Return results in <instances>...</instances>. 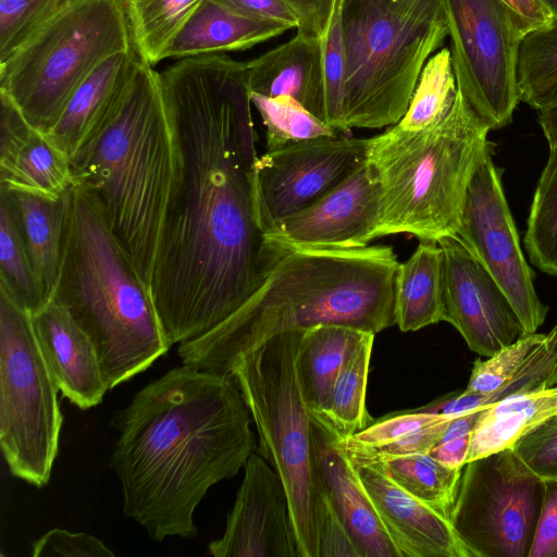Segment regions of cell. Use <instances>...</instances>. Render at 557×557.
Returning <instances> with one entry per match:
<instances>
[{"instance_id":"6da1fadb","label":"cell","mask_w":557,"mask_h":557,"mask_svg":"<svg viewBox=\"0 0 557 557\" xmlns=\"http://www.w3.org/2000/svg\"><path fill=\"white\" fill-rule=\"evenodd\" d=\"M159 81L175 156L150 293L172 346L208 333L255 293L265 238L246 62L224 53L183 58Z\"/></svg>"},{"instance_id":"7a4b0ae2","label":"cell","mask_w":557,"mask_h":557,"mask_svg":"<svg viewBox=\"0 0 557 557\" xmlns=\"http://www.w3.org/2000/svg\"><path fill=\"white\" fill-rule=\"evenodd\" d=\"M250 422L230 374L183 364L146 385L113 417L124 513L153 541L194 539L196 507L255 450Z\"/></svg>"},{"instance_id":"3957f363","label":"cell","mask_w":557,"mask_h":557,"mask_svg":"<svg viewBox=\"0 0 557 557\" xmlns=\"http://www.w3.org/2000/svg\"><path fill=\"white\" fill-rule=\"evenodd\" d=\"M265 268L255 293L208 333L178 345L183 364L228 374L268 338L317 325L379 333L395 325L399 265L391 246L295 249L265 238Z\"/></svg>"},{"instance_id":"277c9868","label":"cell","mask_w":557,"mask_h":557,"mask_svg":"<svg viewBox=\"0 0 557 557\" xmlns=\"http://www.w3.org/2000/svg\"><path fill=\"white\" fill-rule=\"evenodd\" d=\"M51 299L92 342L109 389L145 371L171 348L150 289L97 197L76 181L64 194L62 255Z\"/></svg>"},{"instance_id":"5b68a950","label":"cell","mask_w":557,"mask_h":557,"mask_svg":"<svg viewBox=\"0 0 557 557\" xmlns=\"http://www.w3.org/2000/svg\"><path fill=\"white\" fill-rule=\"evenodd\" d=\"M174 156L159 72L140 58L117 104L70 159L149 289Z\"/></svg>"},{"instance_id":"8992f818","label":"cell","mask_w":557,"mask_h":557,"mask_svg":"<svg viewBox=\"0 0 557 557\" xmlns=\"http://www.w3.org/2000/svg\"><path fill=\"white\" fill-rule=\"evenodd\" d=\"M490 131L457 89L449 112L435 126L407 131L395 124L369 138L367 164L380 187L375 238L409 234L438 242L456 236Z\"/></svg>"},{"instance_id":"52a82bcc","label":"cell","mask_w":557,"mask_h":557,"mask_svg":"<svg viewBox=\"0 0 557 557\" xmlns=\"http://www.w3.org/2000/svg\"><path fill=\"white\" fill-rule=\"evenodd\" d=\"M301 331L276 334L230 368L258 431V453L286 490L299 557H318L319 513L325 487L315 424L301 398L295 358Z\"/></svg>"},{"instance_id":"ba28073f","label":"cell","mask_w":557,"mask_h":557,"mask_svg":"<svg viewBox=\"0 0 557 557\" xmlns=\"http://www.w3.org/2000/svg\"><path fill=\"white\" fill-rule=\"evenodd\" d=\"M342 27L347 129L397 124L426 61L448 36L441 2L403 11L380 0H345Z\"/></svg>"},{"instance_id":"9c48e42d","label":"cell","mask_w":557,"mask_h":557,"mask_svg":"<svg viewBox=\"0 0 557 557\" xmlns=\"http://www.w3.org/2000/svg\"><path fill=\"white\" fill-rule=\"evenodd\" d=\"M134 48L123 0H62L3 61L0 91L45 134L82 83Z\"/></svg>"},{"instance_id":"30bf717a","label":"cell","mask_w":557,"mask_h":557,"mask_svg":"<svg viewBox=\"0 0 557 557\" xmlns=\"http://www.w3.org/2000/svg\"><path fill=\"white\" fill-rule=\"evenodd\" d=\"M58 392L30 313L0 286V447L10 472L37 487L48 483L59 450Z\"/></svg>"},{"instance_id":"8fae6325","label":"cell","mask_w":557,"mask_h":557,"mask_svg":"<svg viewBox=\"0 0 557 557\" xmlns=\"http://www.w3.org/2000/svg\"><path fill=\"white\" fill-rule=\"evenodd\" d=\"M545 485L513 448L462 467L450 524L470 557H529Z\"/></svg>"},{"instance_id":"7c38bea8","label":"cell","mask_w":557,"mask_h":557,"mask_svg":"<svg viewBox=\"0 0 557 557\" xmlns=\"http://www.w3.org/2000/svg\"><path fill=\"white\" fill-rule=\"evenodd\" d=\"M457 89L490 129L512 121L520 101L519 49L527 34L503 0H440Z\"/></svg>"},{"instance_id":"4fadbf2b","label":"cell","mask_w":557,"mask_h":557,"mask_svg":"<svg viewBox=\"0 0 557 557\" xmlns=\"http://www.w3.org/2000/svg\"><path fill=\"white\" fill-rule=\"evenodd\" d=\"M488 144L468 185L456 237L493 276L515 311L523 334L535 333L548 307L534 287V272L520 245L502 176Z\"/></svg>"},{"instance_id":"5bb4252c","label":"cell","mask_w":557,"mask_h":557,"mask_svg":"<svg viewBox=\"0 0 557 557\" xmlns=\"http://www.w3.org/2000/svg\"><path fill=\"white\" fill-rule=\"evenodd\" d=\"M369 138L324 137L258 156L252 170L257 216L263 234L322 198L366 161Z\"/></svg>"},{"instance_id":"9a60e30c","label":"cell","mask_w":557,"mask_h":557,"mask_svg":"<svg viewBox=\"0 0 557 557\" xmlns=\"http://www.w3.org/2000/svg\"><path fill=\"white\" fill-rule=\"evenodd\" d=\"M437 243L443 252V321L483 357L513 343L522 327L493 276L456 236Z\"/></svg>"},{"instance_id":"2e32d148","label":"cell","mask_w":557,"mask_h":557,"mask_svg":"<svg viewBox=\"0 0 557 557\" xmlns=\"http://www.w3.org/2000/svg\"><path fill=\"white\" fill-rule=\"evenodd\" d=\"M380 187L367 161L311 206L281 220L264 238L295 249L362 248L375 238Z\"/></svg>"},{"instance_id":"e0dca14e","label":"cell","mask_w":557,"mask_h":557,"mask_svg":"<svg viewBox=\"0 0 557 557\" xmlns=\"http://www.w3.org/2000/svg\"><path fill=\"white\" fill-rule=\"evenodd\" d=\"M208 552L214 557H299L286 490L259 454L246 461L225 531Z\"/></svg>"},{"instance_id":"ac0fdd59","label":"cell","mask_w":557,"mask_h":557,"mask_svg":"<svg viewBox=\"0 0 557 557\" xmlns=\"http://www.w3.org/2000/svg\"><path fill=\"white\" fill-rule=\"evenodd\" d=\"M351 462L403 557H470L449 519L400 488L376 465Z\"/></svg>"},{"instance_id":"d6986e66","label":"cell","mask_w":557,"mask_h":557,"mask_svg":"<svg viewBox=\"0 0 557 557\" xmlns=\"http://www.w3.org/2000/svg\"><path fill=\"white\" fill-rule=\"evenodd\" d=\"M0 189L61 198L74 182L71 159L0 91Z\"/></svg>"},{"instance_id":"ffe728a7","label":"cell","mask_w":557,"mask_h":557,"mask_svg":"<svg viewBox=\"0 0 557 557\" xmlns=\"http://www.w3.org/2000/svg\"><path fill=\"white\" fill-rule=\"evenodd\" d=\"M30 318L39 349L62 395L83 410L99 405L109 387L88 335L53 299Z\"/></svg>"},{"instance_id":"44dd1931","label":"cell","mask_w":557,"mask_h":557,"mask_svg":"<svg viewBox=\"0 0 557 557\" xmlns=\"http://www.w3.org/2000/svg\"><path fill=\"white\" fill-rule=\"evenodd\" d=\"M315 448L325 491L361 557H403L386 531L355 465L334 437L317 424Z\"/></svg>"},{"instance_id":"7402d4cb","label":"cell","mask_w":557,"mask_h":557,"mask_svg":"<svg viewBox=\"0 0 557 557\" xmlns=\"http://www.w3.org/2000/svg\"><path fill=\"white\" fill-rule=\"evenodd\" d=\"M249 92L287 95L325 121L321 38L296 32L286 42L246 62Z\"/></svg>"},{"instance_id":"603a6c76","label":"cell","mask_w":557,"mask_h":557,"mask_svg":"<svg viewBox=\"0 0 557 557\" xmlns=\"http://www.w3.org/2000/svg\"><path fill=\"white\" fill-rule=\"evenodd\" d=\"M140 57L135 49L113 54L75 90L47 136L70 158L112 112Z\"/></svg>"},{"instance_id":"cb8c5ba5","label":"cell","mask_w":557,"mask_h":557,"mask_svg":"<svg viewBox=\"0 0 557 557\" xmlns=\"http://www.w3.org/2000/svg\"><path fill=\"white\" fill-rule=\"evenodd\" d=\"M289 29L287 24L243 14L218 0H202L165 59L246 50Z\"/></svg>"},{"instance_id":"d4e9b609","label":"cell","mask_w":557,"mask_h":557,"mask_svg":"<svg viewBox=\"0 0 557 557\" xmlns=\"http://www.w3.org/2000/svg\"><path fill=\"white\" fill-rule=\"evenodd\" d=\"M364 333L342 324H323L301 331L295 358L297 383L312 421L324 431L335 381Z\"/></svg>"},{"instance_id":"484cf974","label":"cell","mask_w":557,"mask_h":557,"mask_svg":"<svg viewBox=\"0 0 557 557\" xmlns=\"http://www.w3.org/2000/svg\"><path fill=\"white\" fill-rule=\"evenodd\" d=\"M557 414V385L516 394L484 407L475 421L467 462L513 446Z\"/></svg>"},{"instance_id":"4316f807","label":"cell","mask_w":557,"mask_h":557,"mask_svg":"<svg viewBox=\"0 0 557 557\" xmlns=\"http://www.w3.org/2000/svg\"><path fill=\"white\" fill-rule=\"evenodd\" d=\"M394 312L403 332L443 321V252L437 242L420 240L414 252L399 263Z\"/></svg>"},{"instance_id":"83f0119b","label":"cell","mask_w":557,"mask_h":557,"mask_svg":"<svg viewBox=\"0 0 557 557\" xmlns=\"http://www.w3.org/2000/svg\"><path fill=\"white\" fill-rule=\"evenodd\" d=\"M8 193L14 203L32 265L50 301L61 263L64 195L54 199L27 193Z\"/></svg>"},{"instance_id":"f1b7e54d","label":"cell","mask_w":557,"mask_h":557,"mask_svg":"<svg viewBox=\"0 0 557 557\" xmlns=\"http://www.w3.org/2000/svg\"><path fill=\"white\" fill-rule=\"evenodd\" d=\"M348 457L376 465L400 488L449 519L462 468L447 467L429 453Z\"/></svg>"},{"instance_id":"f546056e","label":"cell","mask_w":557,"mask_h":557,"mask_svg":"<svg viewBox=\"0 0 557 557\" xmlns=\"http://www.w3.org/2000/svg\"><path fill=\"white\" fill-rule=\"evenodd\" d=\"M374 335L371 332L362 335L333 386L325 432L337 441L356 434L373 421L366 407V394Z\"/></svg>"},{"instance_id":"4dcf8cb0","label":"cell","mask_w":557,"mask_h":557,"mask_svg":"<svg viewBox=\"0 0 557 557\" xmlns=\"http://www.w3.org/2000/svg\"><path fill=\"white\" fill-rule=\"evenodd\" d=\"M134 48L153 66L187 24L202 0H123Z\"/></svg>"},{"instance_id":"1f68e13d","label":"cell","mask_w":557,"mask_h":557,"mask_svg":"<svg viewBox=\"0 0 557 557\" xmlns=\"http://www.w3.org/2000/svg\"><path fill=\"white\" fill-rule=\"evenodd\" d=\"M0 286L30 314L47 302L32 265L10 194L0 189Z\"/></svg>"},{"instance_id":"d6a6232c","label":"cell","mask_w":557,"mask_h":557,"mask_svg":"<svg viewBox=\"0 0 557 557\" xmlns=\"http://www.w3.org/2000/svg\"><path fill=\"white\" fill-rule=\"evenodd\" d=\"M517 83L520 101L535 110L557 99V15L522 37Z\"/></svg>"},{"instance_id":"836d02e7","label":"cell","mask_w":557,"mask_h":557,"mask_svg":"<svg viewBox=\"0 0 557 557\" xmlns=\"http://www.w3.org/2000/svg\"><path fill=\"white\" fill-rule=\"evenodd\" d=\"M523 245L535 268L557 277V145L549 148L536 184Z\"/></svg>"},{"instance_id":"e575fe53","label":"cell","mask_w":557,"mask_h":557,"mask_svg":"<svg viewBox=\"0 0 557 557\" xmlns=\"http://www.w3.org/2000/svg\"><path fill=\"white\" fill-rule=\"evenodd\" d=\"M457 94L450 50L444 47L426 61L407 112L397 125L407 131L428 129L449 112Z\"/></svg>"},{"instance_id":"d590c367","label":"cell","mask_w":557,"mask_h":557,"mask_svg":"<svg viewBox=\"0 0 557 557\" xmlns=\"http://www.w3.org/2000/svg\"><path fill=\"white\" fill-rule=\"evenodd\" d=\"M249 96L265 129L267 150L308 139L338 136L335 128L290 96L269 97L256 92H249Z\"/></svg>"},{"instance_id":"8d00e7d4","label":"cell","mask_w":557,"mask_h":557,"mask_svg":"<svg viewBox=\"0 0 557 557\" xmlns=\"http://www.w3.org/2000/svg\"><path fill=\"white\" fill-rule=\"evenodd\" d=\"M345 0H335L321 38L325 122L338 133H349L344 120L345 55L342 13Z\"/></svg>"},{"instance_id":"74e56055","label":"cell","mask_w":557,"mask_h":557,"mask_svg":"<svg viewBox=\"0 0 557 557\" xmlns=\"http://www.w3.org/2000/svg\"><path fill=\"white\" fill-rule=\"evenodd\" d=\"M545 334L520 335L513 343L497 350L486 360L476 358L466 389L487 397L504 387L518 372L529 354L541 343Z\"/></svg>"},{"instance_id":"f35d334b","label":"cell","mask_w":557,"mask_h":557,"mask_svg":"<svg viewBox=\"0 0 557 557\" xmlns=\"http://www.w3.org/2000/svg\"><path fill=\"white\" fill-rule=\"evenodd\" d=\"M448 418L453 417L429 413L419 407L392 412L373 420L367 428L345 440H334L347 454L363 453Z\"/></svg>"},{"instance_id":"ab89813d","label":"cell","mask_w":557,"mask_h":557,"mask_svg":"<svg viewBox=\"0 0 557 557\" xmlns=\"http://www.w3.org/2000/svg\"><path fill=\"white\" fill-rule=\"evenodd\" d=\"M557 382V324L529 354L515 376L487 397V406L507 396L549 388Z\"/></svg>"},{"instance_id":"60d3db41","label":"cell","mask_w":557,"mask_h":557,"mask_svg":"<svg viewBox=\"0 0 557 557\" xmlns=\"http://www.w3.org/2000/svg\"><path fill=\"white\" fill-rule=\"evenodd\" d=\"M62 0H0V62L5 60Z\"/></svg>"},{"instance_id":"b9f144b4","label":"cell","mask_w":557,"mask_h":557,"mask_svg":"<svg viewBox=\"0 0 557 557\" xmlns=\"http://www.w3.org/2000/svg\"><path fill=\"white\" fill-rule=\"evenodd\" d=\"M115 554L98 537L85 532L51 529L33 542V557H112Z\"/></svg>"},{"instance_id":"7bdbcfd3","label":"cell","mask_w":557,"mask_h":557,"mask_svg":"<svg viewBox=\"0 0 557 557\" xmlns=\"http://www.w3.org/2000/svg\"><path fill=\"white\" fill-rule=\"evenodd\" d=\"M513 449L542 478L557 475V414L521 438Z\"/></svg>"},{"instance_id":"ee69618b","label":"cell","mask_w":557,"mask_h":557,"mask_svg":"<svg viewBox=\"0 0 557 557\" xmlns=\"http://www.w3.org/2000/svg\"><path fill=\"white\" fill-rule=\"evenodd\" d=\"M318 542V557H361L326 491L320 507Z\"/></svg>"},{"instance_id":"f6af8a7d","label":"cell","mask_w":557,"mask_h":557,"mask_svg":"<svg viewBox=\"0 0 557 557\" xmlns=\"http://www.w3.org/2000/svg\"><path fill=\"white\" fill-rule=\"evenodd\" d=\"M545 493L529 557H557V475L544 479Z\"/></svg>"},{"instance_id":"bcb514c9","label":"cell","mask_w":557,"mask_h":557,"mask_svg":"<svg viewBox=\"0 0 557 557\" xmlns=\"http://www.w3.org/2000/svg\"><path fill=\"white\" fill-rule=\"evenodd\" d=\"M453 418L424 426L375 449L363 453L346 454L349 456H406L430 453V450L441 441L449 421Z\"/></svg>"},{"instance_id":"7dc6e473","label":"cell","mask_w":557,"mask_h":557,"mask_svg":"<svg viewBox=\"0 0 557 557\" xmlns=\"http://www.w3.org/2000/svg\"><path fill=\"white\" fill-rule=\"evenodd\" d=\"M298 20L297 32L321 37L335 0H283Z\"/></svg>"},{"instance_id":"c3c4849f","label":"cell","mask_w":557,"mask_h":557,"mask_svg":"<svg viewBox=\"0 0 557 557\" xmlns=\"http://www.w3.org/2000/svg\"><path fill=\"white\" fill-rule=\"evenodd\" d=\"M243 14L282 22L297 29L298 20L283 0H218Z\"/></svg>"},{"instance_id":"681fc988","label":"cell","mask_w":557,"mask_h":557,"mask_svg":"<svg viewBox=\"0 0 557 557\" xmlns=\"http://www.w3.org/2000/svg\"><path fill=\"white\" fill-rule=\"evenodd\" d=\"M484 407H486L485 395L465 388L445 394L420 407V409L429 413L457 417L483 409Z\"/></svg>"},{"instance_id":"f907efd6","label":"cell","mask_w":557,"mask_h":557,"mask_svg":"<svg viewBox=\"0 0 557 557\" xmlns=\"http://www.w3.org/2000/svg\"><path fill=\"white\" fill-rule=\"evenodd\" d=\"M471 434L440 441L430 455L441 463L450 468H462L469 453Z\"/></svg>"},{"instance_id":"816d5d0a","label":"cell","mask_w":557,"mask_h":557,"mask_svg":"<svg viewBox=\"0 0 557 557\" xmlns=\"http://www.w3.org/2000/svg\"><path fill=\"white\" fill-rule=\"evenodd\" d=\"M518 15L524 29L529 33L532 29L546 24L553 15L539 0H503Z\"/></svg>"},{"instance_id":"f5cc1de1","label":"cell","mask_w":557,"mask_h":557,"mask_svg":"<svg viewBox=\"0 0 557 557\" xmlns=\"http://www.w3.org/2000/svg\"><path fill=\"white\" fill-rule=\"evenodd\" d=\"M537 120L548 148L557 145V99L537 110Z\"/></svg>"},{"instance_id":"db71d44e","label":"cell","mask_w":557,"mask_h":557,"mask_svg":"<svg viewBox=\"0 0 557 557\" xmlns=\"http://www.w3.org/2000/svg\"><path fill=\"white\" fill-rule=\"evenodd\" d=\"M394 10H410L421 4L433 3L440 0H380Z\"/></svg>"},{"instance_id":"11a10c76","label":"cell","mask_w":557,"mask_h":557,"mask_svg":"<svg viewBox=\"0 0 557 557\" xmlns=\"http://www.w3.org/2000/svg\"><path fill=\"white\" fill-rule=\"evenodd\" d=\"M539 2L550 12L553 16L557 15V0H539Z\"/></svg>"},{"instance_id":"9f6ffc18","label":"cell","mask_w":557,"mask_h":557,"mask_svg":"<svg viewBox=\"0 0 557 557\" xmlns=\"http://www.w3.org/2000/svg\"><path fill=\"white\" fill-rule=\"evenodd\" d=\"M556 385H557V382H556Z\"/></svg>"}]
</instances>
